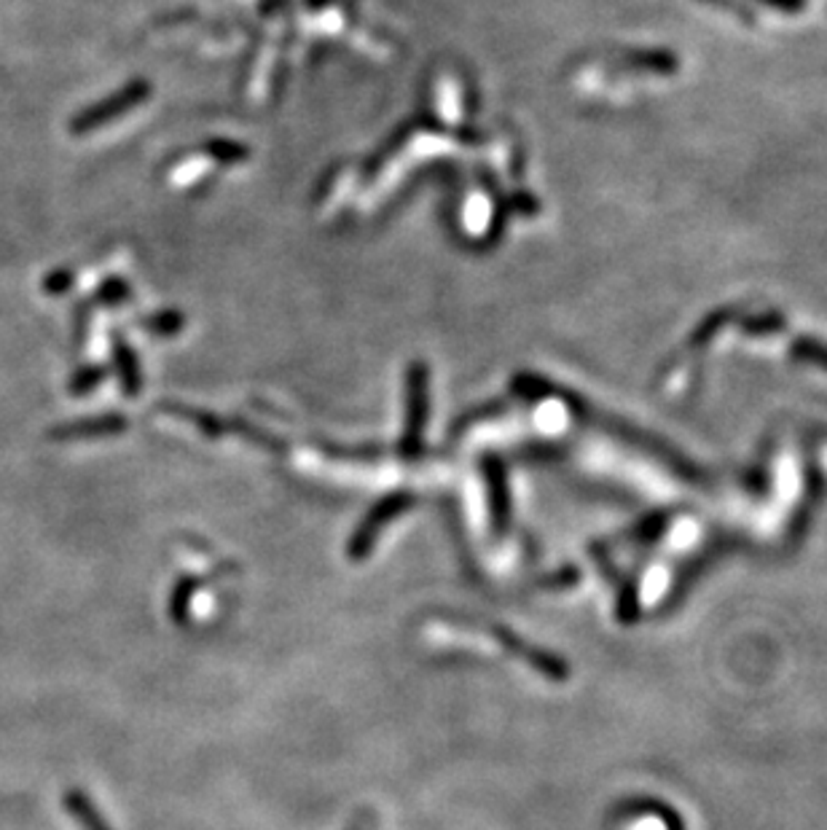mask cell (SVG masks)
Masks as SVG:
<instances>
[{"label": "cell", "instance_id": "obj_1", "mask_svg": "<svg viewBox=\"0 0 827 830\" xmlns=\"http://www.w3.org/2000/svg\"><path fill=\"white\" fill-rule=\"evenodd\" d=\"M409 503H412V497H409V495H395V497H387V500H382L380 506L371 510V514L361 522V527L355 529V535H352V540L347 546L350 559L352 561H363L365 557H369L376 538H380L382 527L387 525V522H393L395 516L409 506Z\"/></svg>", "mask_w": 827, "mask_h": 830}, {"label": "cell", "instance_id": "obj_2", "mask_svg": "<svg viewBox=\"0 0 827 830\" xmlns=\"http://www.w3.org/2000/svg\"><path fill=\"white\" fill-rule=\"evenodd\" d=\"M65 807L73 812L75 822H79L83 830H111L108 828V822L102 820L98 807H94V803L89 801L81 790H70V793L65 796Z\"/></svg>", "mask_w": 827, "mask_h": 830}, {"label": "cell", "instance_id": "obj_3", "mask_svg": "<svg viewBox=\"0 0 827 830\" xmlns=\"http://www.w3.org/2000/svg\"><path fill=\"white\" fill-rule=\"evenodd\" d=\"M194 591H196V584L191 578L181 580V584L175 586V591H172L170 613L178 624H183L185 616H189V603H191V597H194Z\"/></svg>", "mask_w": 827, "mask_h": 830}]
</instances>
